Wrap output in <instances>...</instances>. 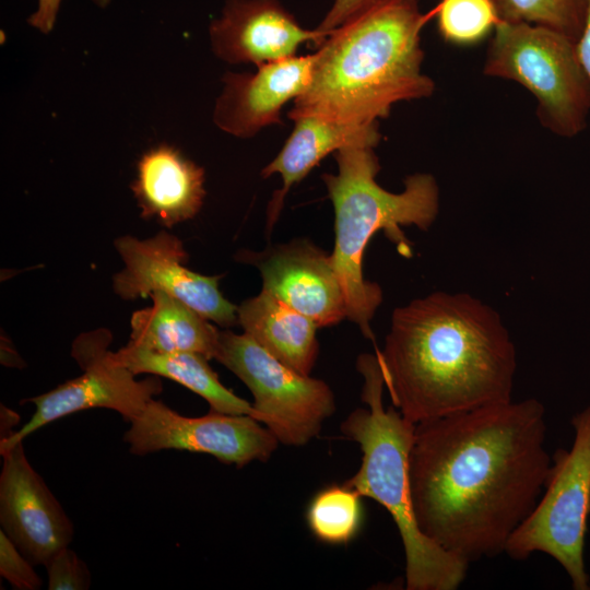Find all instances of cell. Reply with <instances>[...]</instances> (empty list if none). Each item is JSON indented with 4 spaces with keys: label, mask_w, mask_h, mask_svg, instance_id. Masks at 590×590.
<instances>
[{
    "label": "cell",
    "mask_w": 590,
    "mask_h": 590,
    "mask_svg": "<svg viewBox=\"0 0 590 590\" xmlns=\"http://www.w3.org/2000/svg\"><path fill=\"white\" fill-rule=\"evenodd\" d=\"M545 435L534 398L416 424L409 481L421 532L469 564L505 553L544 488Z\"/></svg>",
    "instance_id": "cell-1"
},
{
    "label": "cell",
    "mask_w": 590,
    "mask_h": 590,
    "mask_svg": "<svg viewBox=\"0 0 590 590\" xmlns=\"http://www.w3.org/2000/svg\"><path fill=\"white\" fill-rule=\"evenodd\" d=\"M375 352L392 405L414 424L512 401L515 344L498 312L470 294L396 308Z\"/></svg>",
    "instance_id": "cell-2"
},
{
    "label": "cell",
    "mask_w": 590,
    "mask_h": 590,
    "mask_svg": "<svg viewBox=\"0 0 590 590\" xmlns=\"http://www.w3.org/2000/svg\"><path fill=\"white\" fill-rule=\"evenodd\" d=\"M433 16L421 12L417 0H385L329 32L287 118L378 122L396 104L433 95L421 46V32Z\"/></svg>",
    "instance_id": "cell-3"
},
{
    "label": "cell",
    "mask_w": 590,
    "mask_h": 590,
    "mask_svg": "<svg viewBox=\"0 0 590 590\" xmlns=\"http://www.w3.org/2000/svg\"><path fill=\"white\" fill-rule=\"evenodd\" d=\"M375 148L352 145L334 154L337 174L321 176L334 211V246L332 266L341 282L346 318L362 333L374 340L370 328L382 302L381 287L364 278L363 259L371 237L379 231L411 256L410 241L402 226L428 229L439 211V187L432 174L415 173L404 179L401 192H391L378 185L380 170Z\"/></svg>",
    "instance_id": "cell-4"
},
{
    "label": "cell",
    "mask_w": 590,
    "mask_h": 590,
    "mask_svg": "<svg viewBox=\"0 0 590 590\" xmlns=\"http://www.w3.org/2000/svg\"><path fill=\"white\" fill-rule=\"evenodd\" d=\"M356 368L363 377L362 401L341 423L346 439L362 451L357 472L343 484L387 509L405 555L408 590H456L464 580L469 563L442 550L417 527L410 493L409 458L416 424L391 404L384 405L386 389L377 353L362 354Z\"/></svg>",
    "instance_id": "cell-5"
},
{
    "label": "cell",
    "mask_w": 590,
    "mask_h": 590,
    "mask_svg": "<svg viewBox=\"0 0 590 590\" xmlns=\"http://www.w3.org/2000/svg\"><path fill=\"white\" fill-rule=\"evenodd\" d=\"M483 73L515 81L536 99L543 128L574 138L587 128L590 81L578 59L576 40L547 26L499 21Z\"/></svg>",
    "instance_id": "cell-6"
},
{
    "label": "cell",
    "mask_w": 590,
    "mask_h": 590,
    "mask_svg": "<svg viewBox=\"0 0 590 590\" xmlns=\"http://www.w3.org/2000/svg\"><path fill=\"white\" fill-rule=\"evenodd\" d=\"M571 425V448L554 452L545 492L511 534L505 553L515 560L545 553L560 564L575 590H588L583 551L590 514V406L574 415Z\"/></svg>",
    "instance_id": "cell-7"
},
{
    "label": "cell",
    "mask_w": 590,
    "mask_h": 590,
    "mask_svg": "<svg viewBox=\"0 0 590 590\" xmlns=\"http://www.w3.org/2000/svg\"><path fill=\"white\" fill-rule=\"evenodd\" d=\"M213 358L251 391L255 418L281 444L305 446L335 411L327 382L294 370L246 333L220 331Z\"/></svg>",
    "instance_id": "cell-8"
},
{
    "label": "cell",
    "mask_w": 590,
    "mask_h": 590,
    "mask_svg": "<svg viewBox=\"0 0 590 590\" xmlns=\"http://www.w3.org/2000/svg\"><path fill=\"white\" fill-rule=\"evenodd\" d=\"M110 332L97 329L79 335L72 345V356L82 374L43 394L24 400L35 405V412L19 430L0 440V453L28 435L63 416L94 408L113 410L131 422L145 405L162 392L157 376L137 380L135 375L119 364L108 349Z\"/></svg>",
    "instance_id": "cell-9"
},
{
    "label": "cell",
    "mask_w": 590,
    "mask_h": 590,
    "mask_svg": "<svg viewBox=\"0 0 590 590\" xmlns=\"http://www.w3.org/2000/svg\"><path fill=\"white\" fill-rule=\"evenodd\" d=\"M123 440L135 456L186 450L210 455L238 468L252 461L266 462L279 445L271 430L250 415L211 410L203 416H184L155 399L130 422Z\"/></svg>",
    "instance_id": "cell-10"
},
{
    "label": "cell",
    "mask_w": 590,
    "mask_h": 590,
    "mask_svg": "<svg viewBox=\"0 0 590 590\" xmlns=\"http://www.w3.org/2000/svg\"><path fill=\"white\" fill-rule=\"evenodd\" d=\"M115 246L123 262L113 279L119 297L130 300L163 292L220 327L229 328L238 322L237 306L219 288L220 276L188 269L185 266L188 255L176 236L167 232L146 239L126 235L116 239Z\"/></svg>",
    "instance_id": "cell-11"
},
{
    "label": "cell",
    "mask_w": 590,
    "mask_h": 590,
    "mask_svg": "<svg viewBox=\"0 0 590 590\" xmlns=\"http://www.w3.org/2000/svg\"><path fill=\"white\" fill-rule=\"evenodd\" d=\"M1 530L33 565H46L72 541L73 523L24 452L23 441L1 453Z\"/></svg>",
    "instance_id": "cell-12"
},
{
    "label": "cell",
    "mask_w": 590,
    "mask_h": 590,
    "mask_svg": "<svg viewBox=\"0 0 590 590\" xmlns=\"http://www.w3.org/2000/svg\"><path fill=\"white\" fill-rule=\"evenodd\" d=\"M209 35L217 58L258 68L297 56L304 44L317 48L328 34L303 27L280 0H226Z\"/></svg>",
    "instance_id": "cell-13"
},
{
    "label": "cell",
    "mask_w": 590,
    "mask_h": 590,
    "mask_svg": "<svg viewBox=\"0 0 590 590\" xmlns=\"http://www.w3.org/2000/svg\"><path fill=\"white\" fill-rule=\"evenodd\" d=\"M262 278V290L306 315L318 327L346 318L344 292L327 253L307 239L270 246L249 252Z\"/></svg>",
    "instance_id": "cell-14"
},
{
    "label": "cell",
    "mask_w": 590,
    "mask_h": 590,
    "mask_svg": "<svg viewBox=\"0 0 590 590\" xmlns=\"http://www.w3.org/2000/svg\"><path fill=\"white\" fill-rule=\"evenodd\" d=\"M315 58V52L294 56L262 64L255 73H225L213 122L222 131L241 139L282 125V109L307 88Z\"/></svg>",
    "instance_id": "cell-15"
},
{
    "label": "cell",
    "mask_w": 590,
    "mask_h": 590,
    "mask_svg": "<svg viewBox=\"0 0 590 590\" xmlns=\"http://www.w3.org/2000/svg\"><path fill=\"white\" fill-rule=\"evenodd\" d=\"M294 128L275 157L261 169V177L279 174L282 187L274 191L267 213L272 228L291 188L304 179L327 155L340 149L361 145L376 148L380 140L379 122L340 123L315 117L293 119Z\"/></svg>",
    "instance_id": "cell-16"
},
{
    "label": "cell",
    "mask_w": 590,
    "mask_h": 590,
    "mask_svg": "<svg viewBox=\"0 0 590 590\" xmlns=\"http://www.w3.org/2000/svg\"><path fill=\"white\" fill-rule=\"evenodd\" d=\"M131 189L142 217L170 227L200 211L204 169L175 146L162 143L142 154Z\"/></svg>",
    "instance_id": "cell-17"
},
{
    "label": "cell",
    "mask_w": 590,
    "mask_h": 590,
    "mask_svg": "<svg viewBox=\"0 0 590 590\" xmlns=\"http://www.w3.org/2000/svg\"><path fill=\"white\" fill-rule=\"evenodd\" d=\"M244 333L294 370L310 375L319 353L314 320L261 290L237 306Z\"/></svg>",
    "instance_id": "cell-18"
},
{
    "label": "cell",
    "mask_w": 590,
    "mask_h": 590,
    "mask_svg": "<svg viewBox=\"0 0 590 590\" xmlns=\"http://www.w3.org/2000/svg\"><path fill=\"white\" fill-rule=\"evenodd\" d=\"M150 297L153 304L131 316L129 343L160 353L194 352L214 357L220 330L209 319L163 292Z\"/></svg>",
    "instance_id": "cell-19"
},
{
    "label": "cell",
    "mask_w": 590,
    "mask_h": 590,
    "mask_svg": "<svg viewBox=\"0 0 590 590\" xmlns=\"http://www.w3.org/2000/svg\"><path fill=\"white\" fill-rule=\"evenodd\" d=\"M116 361L135 376L151 374L178 382L203 398L212 411L250 415L256 412L249 402L236 396L220 380L204 355L194 352L160 353L131 343L114 352Z\"/></svg>",
    "instance_id": "cell-20"
},
{
    "label": "cell",
    "mask_w": 590,
    "mask_h": 590,
    "mask_svg": "<svg viewBox=\"0 0 590 590\" xmlns=\"http://www.w3.org/2000/svg\"><path fill=\"white\" fill-rule=\"evenodd\" d=\"M362 497L345 484L331 485L318 492L307 510V522L312 534L329 544L350 542L361 528Z\"/></svg>",
    "instance_id": "cell-21"
},
{
    "label": "cell",
    "mask_w": 590,
    "mask_h": 590,
    "mask_svg": "<svg viewBox=\"0 0 590 590\" xmlns=\"http://www.w3.org/2000/svg\"><path fill=\"white\" fill-rule=\"evenodd\" d=\"M432 11L440 37L460 47L483 42L500 21L492 0H440Z\"/></svg>",
    "instance_id": "cell-22"
},
{
    "label": "cell",
    "mask_w": 590,
    "mask_h": 590,
    "mask_svg": "<svg viewBox=\"0 0 590 590\" xmlns=\"http://www.w3.org/2000/svg\"><path fill=\"white\" fill-rule=\"evenodd\" d=\"M498 17L551 27L577 42L588 8V0H492Z\"/></svg>",
    "instance_id": "cell-23"
},
{
    "label": "cell",
    "mask_w": 590,
    "mask_h": 590,
    "mask_svg": "<svg viewBox=\"0 0 590 590\" xmlns=\"http://www.w3.org/2000/svg\"><path fill=\"white\" fill-rule=\"evenodd\" d=\"M45 567L49 590H85L91 586L86 564L68 546L58 551Z\"/></svg>",
    "instance_id": "cell-24"
},
{
    "label": "cell",
    "mask_w": 590,
    "mask_h": 590,
    "mask_svg": "<svg viewBox=\"0 0 590 590\" xmlns=\"http://www.w3.org/2000/svg\"><path fill=\"white\" fill-rule=\"evenodd\" d=\"M0 575L19 590H37L43 585L33 564L2 530L0 531Z\"/></svg>",
    "instance_id": "cell-25"
},
{
    "label": "cell",
    "mask_w": 590,
    "mask_h": 590,
    "mask_svg": "<svg viewBox=\"0 0 590 590\" xmlns=\"http://www.w3.org/2000/svg\"><path fill=\"white\" fill-rule=\"evenodd\" d=\"M385 0H333L326 15L316 27L328 34L361 12Z\"/></svg>",
    "instance_id": "cell-26"
},
{
    "label": "cell",
    "mask_w": 590,
    "mask_h": 590,
    "mask_svg": "<svg viewBox=\"0 0 590 590\" xmlns=\"http://www.w3.org/2000/svg\"><path fill=\"white\" fill-rule=\"evenodd\" d=\"M99 8H106L111 0H90ZM61 0H37V9L27 19L31 26L48 34L54 28Z\"/></svg>",
    "instance_id": "cell-27"
},
{
    "label": "cell",
    "mask_w": 590,
    "mask_h": 590,
    "mask_svg": "<svg viewBox=\"0 0 590 590\" xmlns=\"http://www.w3.org/2000/svg\"><path fill=\"white\" fill-rule=\"evenodd\" d=\"M576 51L590 81V0H588L587 15L581 34L576 42Z\"/></svg>",
    "instance_id": "cell-28"
}]
</instances>
